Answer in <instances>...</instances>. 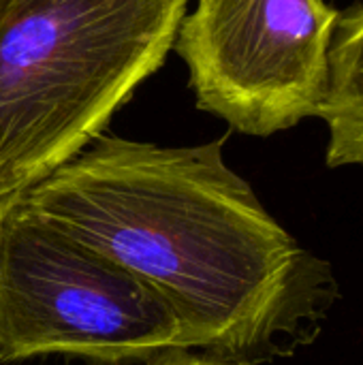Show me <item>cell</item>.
<instances>
[{"label": "cell", "instance_id": "6da1fadb", "mask_svg": "<svg viewBox=\"0 0 363 365\" xmlns=\"http://www.w3.org/2000/svg\"><path fill=\"white\" fill-rule=\"evenodd\" d=\"M223 143L98 135L19 201L145 282L186 351L270 364L321 336L340 284L227 165Z\"/></svg>", "mask_w": 363, "mask_h": 365}, {"label": "cell", "instance_id": "7a4b0ae2", "mask_svg": "<svg viewBox=\"0 0 363 365\" xmlns=\"http://www.w3.org/2000/svg\"><path fill=\"white\" fill-rule=\"evenodd\" d=\"M188 0H0V203L103 135L160 68Z\"/></svg>", "mask_w": 363, "mask_h": 365}, {"label": "cell", "instance_id": "3957f363", "mask_svg": "<svg viewBox=\"0 0 363 365\" xmlns=\"http://www.w3.org/2000/svg\"><path fill=\"white\" fill-rule=\"evenodd\" d=\"M186 351L167 304L133 272L21 201L0 218V364L73 355L101 364Z\"/></svg>", "mask_w": 363, "mask_h": 365}, {"label": "cell", "instance_id": "277c9868", "mask_svg": "<svg viewBox=\"0 0 363 365\" xmlns=\"http://www.w3.org/2000/svg\"><path fill=\"white\" fill-rule=\"evenodd\" d=\"M338 17L325 0H197L173 45L203 111L270 137L319 118Z\"/></svg>", "mask_w": 363, "mask_h": 365}, {"label": "cell", "instance_id": "5b68a950", "mask_svg": "<svg viewBox=\"0 0 363 365\" xmlns=\"http://www.w3.org/2000/svg\"><path fill=\"white\" fill-rule=\"evenodd\" d=\"M319 118L329 133L327 165L363 167V2L338 17L329 51V88Z\"/></svg>", "mask_w": 363, "mask_h": 365}, {"label": "cell", "instance_id": "8992f818", "mask_svg": "<svg viewBox=\"0 0 363 365\" xmlns=\"http://www.w3.org/2000/svg\"><path fill=\"white\" fill-rule=\"evenodd\" d=\"M150 365H229L223 361H216L212 357H197L190 355L188 351H171V353H163L154 359H150Z\"/></svg>", "mask_w": 363, "mask_h": 365}, {"label": "cell", "instance_id": "52a82bcc", "mask_svg": "<svg viewBox=\"0 0 363 365\" xmlns=\"http://www.w3.org/2000/svg\"><path fill=\"white\" fill-rule=\"evenodd\" d=\"M2 214H4V207H2V203H0V218H2Z\"/></svg>", "mask_w": 363, "mask_h": 365}]
</instances>
